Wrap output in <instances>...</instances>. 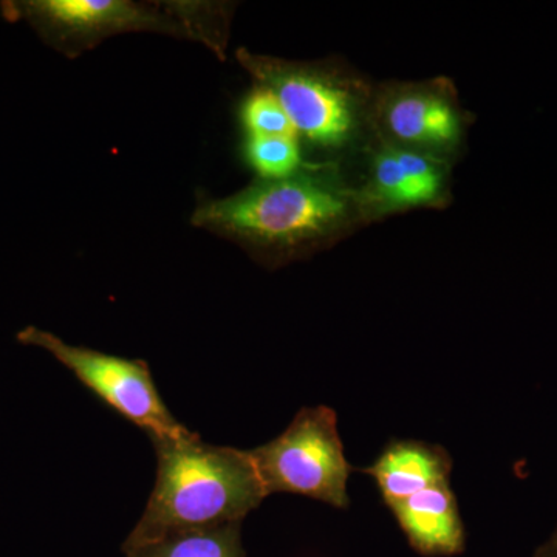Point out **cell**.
<instances>
[{"label":"cell","mask_w":557,"mask_h":557,"mask_svg":"<svg viewBox=\"0 0 557 557\" xmlns=\"http://www.w3.org/2000/svg\"><path fill=\"white\" fill-rule=\"evenodd\" d=\"M150 442L157 482L124 553L178 531L242 522L267 498L248 450L208 445L190 431Z\"/></svg>","instance_id":"obj_1"},{"label":"cell","mask_w":557,"mask_h":557,"mask_svg":"<svg viewBox=\"0 0 557 557\" xmlns=\"http://www.w3.org/2000/svg\"><path fill=\"white\" fill-rule=\"evenodd\" d=\"M348 209L346 190L310 168L287 178L260 180L225 199L200 201L190 223L259 258L284 262L339 230Z\"/></svg>","instance_id":"obj_2"},{"label":"cell","mask_w":557,"mask_h":557,"mask_svg":"<svg viewBox=\"0 0 557 557\" xmlns=\"http://www.w3.org/2000/svg\"><path fill=\"white\" fill-rule=\"evenodd\" d=\"M2 5L5 17L27 21L40 38L69 58H78L112 36L138 32L199 40L222 57L226 46V17L214 3L25 0Z\"/></svg>","instance_id":"obj_3"},{"label":"cell","mask_w":557,"mask_h":557,"mask_svg":"<svg viewBox=\"0 0 557 557\" xmlns=\"http://www.w3.org/2000/svg\"><path fill=\"white\" fill-rule=\"evenodd\" d=\"M248 453L267 497L287 493L341 509L350 505L354 468L344 454L338 417L327 406L300 409L278 437Z\"/></svg>","instance_id":"obj_4"},{"label":"cell","mask_w":557,"mask_h":557,"mask_svg":"<svg viewBox=\"0 0 557 557\" xmlns=\"http://www.w3.org/2000/svg\"><path fill=\"white\" fill-rule=\"evenodd\" d=\"M17 339L50 351L91 394L152 437H174L189 429L172 416L153 383L148 362L115 357L89 347L70 346L53 333L22 330Z\"/></svg>","instance_id":"obj_5"},{"label":"cell","mask_w":557,"mask_h":557,"mask_svg":"<svg viewBox=\"0 0 557 557\" xmlns=\"http://www.w3.org/2000/svg\"><path fill=\"white\" fill-rule=\"evenodd\" d=\"M236 57L258 86L277 98L298 137L330 149L346 145L354 135V95L325 70L255 54L247 49L237 51Z\"/></svg>","instance_id":"obj_6"},{"label":"cell","mask_w":557,"mask_h":557,"mask_svg":"<svg viewBox=\"0 0 557 557\" xmlns=\"http://www.w3.org/2000/svg\"><path fill=\"white\" fill-rule=\"evenodd\" d=\"M388 508L410 547L420 555L448 557L465 552V527L449 482L428 487Z\"/></svg>","instance_id":"obj_7"},{"label":"cell","mask_w":557,"mask_h":557,"mask_svg":"<svg viewBox=\"0 0 557 557\" xmlns=\"http://www.w3.org/2000/svg\"><path fill=\"white\" fill-rule=\"evenodd\" d=\"M383 121L392 137L413 148L445 149L460 135L456 106L435 90L397 91L383 106Z\"/></svg>","instance_id":"obj_8"},{"label":"cell","mask_w":557,"mask_h":557,"mask_svg":"<svg viewBox=\"0 0 557 557\" xmlns=\"http://www.w3.org/2000/svg\"><path fill=\"white\" fill-rule=\"evenodd\" d=\"M450 469L453 460L442 446L399 440L391 443L364 472L375 479L381 496L391 507L428 487L448 483Z\"/></svg>","instance_id":"obj_9"},{"label":"cell","mask_w":557,"mask_h":557,"mask_svg":"<svg viewBox=\"0 0 557 557\" xmlns=\"http://www.w3.org/2000/svg\"><path fill=\"white\" fill-rule=\"evenodd\" d=\"M442 186V171L435 161L417 150L387 148L373 160L372 193L384 208L432 203Z\"/></svg>","instance_id":"obj_10"},{"label":"cell","mask_w":557,"mask_h":557,"mask_svg":"<svg viewBox=\"0 0 557 557\" xmlns=\"http://www.w3.org/2000/svg\"><path fill=\"white\" fill-rule=\"evenodd\" d=\"M242 522L178 531L124 553L126 557H247L242 547Z\"/></svg>","instance_id":"obj_11"},{"label":"cell","mask_w":557,"mask_h":557,"mask_svg":"<svg viewBox=\"0 0 557 557\" xmlns=\"http://www.w3.org/2000/svg\"><path fill=\"white\" fill-rule=\"evenodd\" d=\"M244 159L260 180L292 177L302 170L298 137H245Z\"/></svg>","instance_id":"obj_12"},{"label":"cell","mask_w":557,"mask_h":557,"mask_svg":"<svg viewBox=\"0 0 557 557\" xmlns=\"http://www.w3.org/2000/svg\"><path fill=\"white\" fill-rule=\"evenodd\" d=\"M240 123L247 137H278L296 135L295 127L281 102L265 87L249 91L240 104Z\"/></svg>","instance_id":"obj_13"},{"label":"cell","mask_w":557,"mask_h":557,"mask_svg":"<svg viewBox=\"0 0 557 557\" xmlns=\"http://www.w3.org/2000/svg\"><path fill=\"white\" fill-rule=\"evenodd\" d=\"M534 557H557V528L555 533L552 534V537L537 549Z\"/></svg>","instance_id":"obj_14"}]
</instances>
